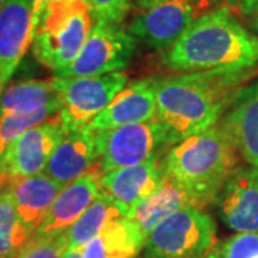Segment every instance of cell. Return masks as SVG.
<instances>
[{
  "instance_id": "cell-1",
  "label": "cell",
  "mask_w": 258,
  "mask_h": 258,
  "mask_svg": "<svg viewBox=\"0 0 258 258\" xmlns=\"http://www.w3.org/2000/svg\"><path fill=\"white\" fill-rule=\"evenodd\" d=\"M251 76L249 71H207L154 78L155 118L168 144L172 147L215 126Z\"/></svg>"
},
{
  "instance_id": "cell-2",
  "label": "cell",
  "mask_w": 258,
  "mask_h": 258,
  "mask_svg": "<svg viewBox=\"0 0 258 258\" xmlns=\"http://www.w3.org/2000/svg\"><path fill=\"white\" fill-rule=\"evenodd\" d=\"M175 72L251 71L258 64V40L228 8L207 12L164 55Z\"/></svg>"
},
{
  "instance_id": "cell-3",
  "label": "cell",
  "mask_w": 258,
  "mask_h": 258,
  "mask_svg": "<svg viewBox=\"0 0 258 258\" xmlns=\"http://www.w3.org/2000/svg\"><path fill=\"white\" fill-rule=\"evenodd\" d=\"M238 151L222 126H212L178 142L164 155V171L192 194L201 208L215 205L238 168Z\"/></svg>"
},
{
  "instance_id": "cell-4",
  "label": "cell",
  "mask_w": 258,
  "mask_h": 258,
  "mask_svg": "<svg viewBox=\"0 0 258 258\" xmlns=\"http://www.w3.org/2000/svg\"><path fill=\"white\" fill-rule=\"evenodd\" d=\"M96 23L89 0H50L37 23L32 50L50 71L72 63Z\"/></svg>"
},
{
  "instance_id": "cell-5",
  "label": "cell",
  "mask_w": 258,
  "mask_h": 258,
  "mask_svg": "<svg viewBox=\"0 0 258 258\" xmlns=\"http://www.w3.org/2000/svg\"><path fill=\"white\" fill-rule=\"evenodd\" d=\"M217 245V225L208 212L185 207L149 232L144 258H194Z\"/></svg>"
},
{
  "instance_id": "cell-6",
  "label": "cell",
  "mask_w": 258,
  "mask_h": 258,
  "mask_svg": "<svg viewBox=\"0 0 258 258\" xmlns=\"http://www.w3.org/2000/svg\"><path fill=\"white\" fill-rule=\"evenodd\" d=\"M137 50V39L118 23L96 20L72 63L53 72L56 78H88L120 72Z\"/></svg>"
},
{
  "instance_id": "cell-7",
  "label": "cell",
  "mask_w": 258,
  "mask_h": 258,
  "mask_svg": "<svg viewBox=\"0 0 258 258\" xmlns=\"http://www.w3.org/2000/svg\"><path fill=\"white\" fill-rule=\"evenodd\" d=\"M96 151L103 174L135 166L164 154L168 144L157 118L119 128L96 132Z\"/></svg>"
},
{
  "instance_id": "cell-8",
  "label": "cell",
  "mask_w": 258,
  "mask_h": 258,
  "mask_svg": "<svg viewBox=\"0 0 258 258\" xmlns=\"http://www.w3.org/2000/svg\"><path fill=\"white\" fill-rule=\"evenodd\" d=\"M60 98V118L68 131L88 126L126 86L128 76L112 72L88 78H56Z\"/></svg>"
},
{
  "instance_id": "cell-9",
  "label": "cell",
  "mask_w": 258,
  "mask_h": 258,
  "mask_svg": "<svg viewBox=\"0 0 258 258\" xmlns=\"http://www.w3.org/2000/svg\"><path fill=\"white\" fill-rule=\"evenodd\" d=\"M66 132L59 112L13 141L0 158V174L5 181L43 174L49 158Z\"/></svg>"
},
{
  "instance_id": "cell-10",
  "label": "cell",
  "mask_w": 258,
  "mask_h": 258,
  "mask_svg": "<svg viewBox=\"0 0 258 258\" xmlns=\"http://www.w3.org/2000/svg\"><path fill=\"white\" fill-rule=\"evenodd\" d=\"M201 0H169L137 15L128 32L151 49H169L197 20Z\"/></svg>"
},
{
  "instance_id": "cell-11",
  "label": "cell",
  "mask_w": 258,
  "mask_h": 258,
  "mask_svg": "<svg viewBox=\"0 0 258 258\" xmlns=\"http://www.w3.org/2000/svg\"><path fill=\"white\" fill-rule=\"evenodd\" d=\"M32 0H6L0 12V92L33 43Z\"/></svg>"
},
{
  "instance_id": "cell-12",
  "label": "cell",
  "mask_w": 258,
  "mask_h": 258,
  "mask_svg": "<svg viewBox=\"0 0 258 258\" xmlns=\"http://www.w3.org/2000/svg\"><path fill=\"white\" fill-rule=\"evenodd\" d=\"M221 220L237 232H258V168L238 166L217 200Z\"/></svg>"
},
{
  "instance_id": "cell-13",
  "label": "cell",
  "mask_w": 258,
  "mask_h": 258,
  "mask_svg": "<svg viewBox=\"0 0 258 258\" xmlns=\"http://www.w3.org/2000/svg\"><path fill=\"white\" fill-rule=\"evenodd\" d=\"M96 132L89 125L68 131L47 161L43 174L63 185L72 184L99 166Z\"/></svg>"
},
{
  "instance_id": "cell-14",
  "label": "cell",
  "mask_w": 258,
  "mask_h": 258,
  "mask_svg": "<svg viewBox=\"0 0 258 258\" xmlns=\"http://www.w3.org/2000/svg\"><path fill=\"white\" fill-rule=\"evenodd\" d=\"M164 155L151 158L139 165L103 174L101 189L111 195L128 215L161 184L164 178Z\"/></svg>"
},
{
  "instance_id": "cell-15",
  "label": "cell",
  "mask_w": 258,
  "mask_h": 258,
  "mask_svg": "<svg viewBox=\"0 0 258 258\" xmlns=\"http://www.w3.org/2000/svg\"><path fill=\"white\" fill-rule=\"evenodd\" d=\"M102 175L103 172L101 168H98L72 184L66 185L35 234L42 237H55L69 230L98 198L101 192Z\"/></svg>"
},
{
  "instance_id": "cell-16",
  "label": "cell",
  "mask_w": 258,
  "mask_h": 258,
  "mask_svg": "<svg viewBox=\"0 0 258 258\" xmlns=\"http://www.w3.org/2000/svg\"><path fill=\"white\" fill-rule=\"evenodd\" d=\"M157 99L154 78L128 83L103 111L89 123L98 132L105 129L135 125L154 119Z\"/></svg>"
},
{
  "instance_id": "cell-17",
  "label": "cell",
  "mask_w": 258,
  "mask_h": 258,
  "mask_svg": "<svg viewBox=\"0 0 258 258\" xmlns=\"http://www.w3.org/2000/svg\"><path fill=\"white\" fill-rule=\"evenodd\" d=\"M238 154L258 168V82L242 88L221 122Z\"/></svg>"
},
{
  "instance_id": "cell-18",
  "label": "cell",
  "mask_w": 258,
  "mask_h": 258,
  "mask_svg": "<svg viewBox=\"0 0 258 258\" xmlns=\"http://www.w3.org/2000/svg\"><path fill=\"white\" fill-rule=\"evenodd\" d=\"M185 207L201 208L192 194L185 189L181 184H178L174 178H171L164 171V178L159 186L129 212L126 218L134 222L135 227L147 238L149 232L159 222H162L169 215L175 214Z\"/></svg>"
},
{
  "instance_id": "cell-19",
  "label": "cell",
  "mask_w": 258,
  "mask_h": 258,
  "mask_svg": "<svg viewBox=\"0 0 258 258\" xmlns=\"http://www.w3.org/2000/svg\"><path fill=\"white\" fill-rule=\"evenodd\" d=\"M6 185L12 191L19 218L32 235L39 230L57 195L66 186L46 174L15 179Z\"/></svg>"
},
{
  "instance_id": "cell-20",
  "label": "cell",
  "mask_w": 258,
  "mask_h": 258,
  "mask_svg": "<svg viewBox=\"0 0 258 258\" xmlns=\"http://www.w3.org/2000/svg\"><path fill=\"white\" fill-rule=\"evenodd\" d=\"M147 238L135 224L122 217L111 221L82 248V258H134L145 247Z\"/></svg>"
},
{
  "instance_id": "cell-21",
  "label": "cell",
  "mask_w": 258,
  "mask_h": 258,
  "mask_svg": "<svg viewBox=\"0 0 258 258\" xmlns=\"http://www.w3.org/2000/svg\"><path fill=\"white\" fill-rule=\"evenodd\" d=\"M122 217H126V214L119 204L101 189L92 205L66 231L69 248H83L93 238H96L109 222Z\"/></svg>"
},
{
  "instance_id": "cell-22",
  "label": "cell",
  "mask_w": 258,
  "mask_h": 258,
  "mask_svg": "<svg viewBox=\"0 0 258 258\" xmlns=\"http://www.w3.org/2000/svg\"><path fill=\"white\" fill-rule=\"evenodd\" d=\"M60 103L53 78L50 81L16 82L0 92V116L20 111H35Z\"/></svg>"
},
{
  "instance_id": "cell-23",
  "label": "cell",
  "mask_w": 258,
  "mask_h": 258,
  "mask_svg": "<svg viewBox=\"0 0 258 258\" xmlns=\"http://www.w3.org/2000/svg\"><path fill=\"white\" fill-rule=\"evenodd\" d=\"M32 234L19 218L8 185L0 186V258H16Z\"/></svg>"
},
{
  "instance_id": "cell-24",
  "label": "cell",
  "mask_w": 258,
  "mask_h": 258,
  "mask_svg": "<svg viewBox=\"0 0 258 258\" xmlns=\"http://www.w3.org/2000/svg\"><path fill=\"white\" fill-rule=\"evenodd\" d=\"M60 112V103L47 105L35 111H20L0 116V158L13 141L29 129L46 122Z\"/></svg>"
},
{
  "instance_id": "cell-25",
  "label": "cell",
  "mask_w": 258,
  "mask_h": 258,
  "mask_svg": "<svg viewBox=\"0 0 258 258\" xmlns=\"http://www.w3.org/2000/svg\"><path fill=\"white\" fill-rule=\"evenodd\" d=\"M68 248L69 241L66 232L55 237H42L33 234L16 258H63Z\"/></svg>"
},
{
  "instance_id": "cell-26",
  "label": "cell",
  "mask_w": 258,
  "mask_h": 258,
  "mask_svg": "<svg viewBox=\"0 0 258 258\" xmlns=\"http://www.w3.org/2000/svg\"><path fill=\"white\" fill-rule=\"evenodd\" d=\"M221 258H258V232H238L220 244Z\"/></svg>"
},
{
  "instance_id": "cell-27",
  "label": "cell",
  "mask_w": 258,
  "mask_h": 258,
  "mask_svg": "<svg viewBox=\"0 0 258 258\" xmlns=\"http://www.w3.org/2000/svg\"><path fill=\"white\" fill-rule=\"evenodd\" d=\"M96 20L118 23L125 19L131 8V0H89Z\"/></svg>"
},
{
  "instance_id": "cell-28",
  "label": "cell",
  "mask_w": 258,
  "mask_h": 258,
  "mask_svg": "<svg viewBox=\"0 0 258 258\" xmlns=\"http://www.w3.org/2000/svg\"><path fill=\"white\" fill-rule=\"evenodd\" d=\"M230 5H232L245 18L258 13V0H232Z\"/></svg>"
},
{
  "instance_id": "cell-29",
  "label": "cell",
  "mask_w": 258,
  "mask_h": 258,
  "mask_svg": "<svg viewBox=\"0 0 258 258\" xmlns=\"http://www.w3.org/2000/svg\"><path fill=\"white\" fill-rule=\"evenodd\" d=\"M50 0H32V16H33V32L36 30L37 23L42 18L43 12L46 9L47 3ZM35 36V35H33Z\"/></svg>"
},
{
  "instance_id": "cell-30",
  "label": "cell",
  "mask_w": 258,
  "mask_h": 258,
  "mask_svg": "<svg viewBox=\"0 0 258 258\" xmlns=\"http://www.w3.org/2000/svg\"><path fill=\"white\" fill-rule=\"evenodd\" d=\"M165 2H169V0H135L137 6L142 10L152 9V8H155L158 5H162Z\"/></svg>"
},
{
  "instance_id": "cell-31",
  "label": "cell",
  "mask_w": 258,
  "mask_h": 258,
  "mask_svg": "<svg viewBox=\"0 0 258 258\" xmlns=\"http://www.w3.org/2000/svg\"><path fill=\"white\" fill-rule=\"evenodd\" d=\"M247 26L249 32L252 33V36L258 40V13L247 18Z\"/></svg>"
},
{
  "instance_id": "cell-32",
  "label": "cell",
  "mask_w": 258,
  "mask_h": 258,
  "mask_svg": "<svg viewBox=\"0 0 258 258\" xmlns=\"http://www.w3.org/2000/svg\"><path fill=\"white\" fill-rule=\"evenodd\" d=\"M194 258H221V254H220V244H217L215 247L207 252H204L201 255H197Z\"/></svg>"
},
{
  "instance_id": "cell-33",
  "label": "cell",
  "mask_w": 258,
  "mask_h": 258,
  "mask_svg": "<svg viewBox=\"0 0 258 258\" xmlns=\"http://www.w3.org/2000/svg\"><path fill=\"white\" fill-rule=\"evenodd\" d=\"M63 258H82V248H68Z\"/></svg>"
},
{
  "instance_id": "cell-34",
  "label": "cell",
  "mask_w": 258,
  "mask_h": 258,
  "mask_svg": "<svg viewBox=\"0 0 258 258\" xmlns=\"http://www.w3.org/2000/svg\"><path fill=\"white\" fill-rule=\"evenodd\" d=\"M6 184V181H5V178L3 176H0V186H3V185Z\"/></svg>"
},
{
  "instance_id": "cell-35",
  "label": "cell",
  "mask_w": 258,
  "mask_h": 258,
  "mask_svg": "<svg viewBox=\"0 0 258 258\" xmlns=\"http://www.w3.org/2000/svg\"><path fill=\"white\" fill-rule=\"evenodd\" d=\"M5 3H6V0H0V12H2V9H3Z\"/></svg>"
},
{
  "instance_id": "cell-36",
  "label": "cell",
  "mask_w": 258,
  "mask_h": 258,
  "mask_svg": "<svg viewBox=\"0 0 258 258\" xmlns=\"http://www.w3.org/2000/svg\"><path fill=\"white\" fill-rule=\"evenodd\" d=\"M228 2H232V0H228Z\"/></svg>"
},
{
  "instance_id": "cell-37",
  "label": "cell",
  "mask_w": 258,
  "mask_h": 258,
  "mask_svg": "<svg viewBox=\"0 0 258 258\" xmlns=\"http://www.w3.org/2000/svg\"><path fill=\"white\" fill-rule=\"evenodd\" d=\"M0 176H2V174H0Z\"/></svg>"
},
{
  "instance_id": "cell-38",
  "label": "cell",
  "mask_w": 258,
  "mask_h": 258,
  "mask_svg": "<svg viewBox=\"0 0 258 258\" xmlns=\"http://www.w3.org/2000/svg\"><path fill=\"white\" fill-rule=\"evenodd\" d=\"M134 258H137V257H134Z\"/></svg>"
}]
</instances>
